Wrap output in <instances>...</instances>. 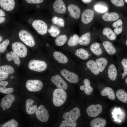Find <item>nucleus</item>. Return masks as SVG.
<instances>
[{
	"mask_svg": "<svg viewBox=\"0 0 127 127\" xmlns=\"http://www.w3.org/2000/svg\"><path fill=\"white\" fill-rule=\"evenodd\" d=\"M8 82L6 81H1L0 82V86L4 87L7 86L8 84Z\"/></svg>",
	"mask_w": 127,
	"mask_h": 127,
	"instance_id": "8fccbe9b",
	"label": "nucleus"
},
{
	"mask_svg": "<svg viewBox=\"0 0 127 127\" xmlns=\"http://www.w3.org/2000/svg\"><path fill=\"white\" fill-rule=\"evenodd\" d=\"M119 14L115 12H106L102 16L103 20L106 21L111 22L116 20L119 18Z\"/></svg>",
	"mask_w": 127,
	"mask_h": 127,
	"instance_id": "b1692460",
	"label": "nucleus"
},
{
	"mask_svg": "<svg viewBox=\"0 0 127 127\" xmlns=\"http://www.w3.org/2000/svg\"><path fill=\"white\" fill-rule=\"evenodd\" d=\"M87 68L93 74L98 75L100 74L99 70L94 60H90L86 63Z\"/></svg>",
	"mask_w": 127,
	"mask_h": 127,
	"instance_id": "4be33fe9",
	"label": "nucleus"
},
{
	"mask_svg": "<svg viewBox=\"0 0 127 127\" xmlns=\"http://www.w3.org/2000/svg\"><path fill=\"white\" fill-rule=\"evenodd\" d=\"M91 41V35L87 32L79 38V44L81 45L86 46L88 45Z\"/></svg>",
	"mask_w": 127,
	"mask_h": 127,
	"instance_id": "7c9ffc66",
	"label": "nucleus"
},
{
	"mask_svg": "<svg viewBox=\"0 0 127 127\" xmlns=\"http://www.w3.org/2000/svg\"><path fill=\"white\" fill-rule=\"evenodd\" d=\"M14 89L12 88H6L5 86H0V92L2 93L8 94L12 93Z\"/></svg>",
	"mask_w": 127,
	"mask_h": 127,
	"instance_id": "c03bdc74",
	"label": "nucleus"
},
{
	"mask_svg": "<svg viewBox=\"0 0 127 127\" xmlns=\"http://www.w3.org/2000/svg\"><path fill=\"white\" fill-rule=\"evenodd\" d=\"M18 125L17 122L14 119H12L4 123L2 127H17Z\"/></svg>",
	"mask_w": 127,
	"mask_h": 127,
	"instance_id": "79ce46f5",
	"label": "nucleus"
},
{
	"mask_svg": "<svg viewBox=\"0 0 127 127\" xmlns=\"http://www.w3.org/2000/svg\"><path fill=\"white\" fill-rule=\"evenodd\" d=\"M80 115V111L77 107H75L70 111L63 114L62 117L65 120L71 121H76Z\"/></svg>",
	"mask_w": 127,
	"mask_h": 127,
	"instance_id": "1a4fd4ad",
	"label": "nucleus"
},
{
	"mask_svg": "<svg viewBox=\"0 0 127 127\" xmlns=\"http://www.w3.org/2000/svg\"><path fill=\"white\" fill-rule=\"evenodd\" d=\"M67 10L71 16L75 19H79L80 17L81 10L79 7L74 4L71 3L68 6Z\"/></svg>",
	"mask_w": 127,
	"mask_h": 127,
	"instance_id": "6ab92c4d",
	"label": "nucleus"
},
{
	"mask_svg": "<svg viewBox=\"0 0 127 127\" xmlns=\"http://www.w3.org/2000/svg\"><path fill=\"white\" fill-rule=\"evenodd\" d=\"M83 82L84 85L80 86V89L82 91L84 90L87 95H90L93 90V88L90 86V81L89 79H86L84 80Z\"/></svg>",
	"mask_w": 127,
	"mask_h": 127,
	"instance_id": "a878e982",
	"label": "nucleus"
},
{
	"mask_svg": "<svg viewBox=\"0 0 127 127\" xmlns=\"http://www.w3.org/2000/svg\"><path fill=\"white\" fill-rule=\"evenodd\" d=\"M5 108H3V111H4V110H5Z\"/></svg>",
	"mask_w": 127,
	"mask_h": 127,
	"instance_id": "13d9d810",
	"label": "nucleus"
},
{
	"mask_svg": "<svg viewBox=\"0 0 127 127\" xmlns=\"http://www.w3.org/2000/svg\"><path fill=\"white\" fill-rule=\"evenodd\" d=\"M112 59L113 56L107 55L96 57L94 60L98 66L100 74L106 72L107 68Z\"/></svg>",
	"mask_w": 127,
	"mask_h": 127,
	"instance_id": "7ed1b4c3",
	"label": "nucleus"
},
{
	"mask_svg": "<svg viewBox=\"0 0 127 127\" xmlns=\"http://www.w3.org/2000/svg\"><path fill=\"white\" fill-rule=\"evenodd\" d=\"M102 45L107 54L108 56H117L118 50L110 41L108 40L104 41Z\"/></svg>",
	"mask_w": 127,
	"mask_h": 127,
	"instance_id": "ddd939ff",
	"label": "nucleus"
},
{
	"mask_svg": "<svg viewBox=\"0 0 127 127\" xmlns=\"http://www.w3.org/2000/svg\"><path fill=\"white\" fill-rule=\"evenodd\" d=\"M61 75L67 81L72 83H76L79 81V78L75 73L66 69H63L60 71Z\"/></svg>",
	"mask_w": 127,
	"mask_h": 127,
	"instance_id": "4468645a",
	"label": "nucleus"
},
{
	"mask_svg": "<svg viewBox=\"0 0 127 127\" xmlns=\"http://www.w3.org/2000/svg\"><path fill=\"white\" fill-rule=\"evenodd\" d=\"M0 72H5L9 74H11L14 72V70L13 67L12 66L5 65L0 67Z\"/></svg>",
	"mask_w": 127,
	"mask_h": 127,
	"instance_id": "e433bc0d",
	"label": "nucleus"
},
{
	"mask_svg": "<svg viewBox=\"0 0 127 127\" xmlns=\"http://www.w3.org/2000/svg\"><path fill=\"white\" fill-rule=\"evenodd\" d=\"M51 81L58 88L64 90H66L68 86L67 83L59 75H57L52 76Z\"/></svg>",
	"mask_w": 127,
	"mask_h": 127,
	"instance_id": "f3484780",
	"label": "nucleus"
},
{
	"mask_svg": "<svg viewBox=\"0 0 127 127\" xmlns=\"http://www.w3.org/2000/svg\"><path fill=\"white\" fill-rule=\"evenodd\" d=\"M93 0H81L85 4H88L91 3Z\"/></svg>",
	"mask_w": 127,
	"mask_h": 127,
	"instance_id": "3c124183",
	"label": "nucleus"
},
{
	"mask_svg": "<svg viewBox=\"0 0 127 127\" xmlns=\"http://www.w3.org/2000/svg\"><path fill=\"white\" fill-rule=\"evenodd\" d=\"M123 29L122 25L119 27L115 28L114 29V32L116 35H119L122 32Z\"/></svg>",
	"mask_w": 127,
	"mask_h": 127,
	"instance_id": "09e8293b",
	"label": "nucleus"
},
{
	"mask_svg": "<svg viewBox=\"0 0 127 127\" xmlns=\"http://www.w3.org/2000/svg\"><path fill=\"white\" fill-rule=\"evenodd\" d=\"M120 64L123 70V72L122 75V78L123 79L126 75H127V58H125L122 59Z\"/></svg>",
	"mask_w": 127,
	"mask_h": 127,
	"instance_id": "ea45409f",
	"label": "nucleus"
},
{
	"mask_svg": "<svg viewBox=\"0 0 127 127\" xmlns=\"http://www.w3.org/2000/svg\"><path fill=\"white\" fill-rule=\"evenodd\" d=\"M48 32L51 36L53 37H57L60 33V31L57 27L53 25L51 26Z\"/></svg>",
	"mask_w": 127,
	"mask_h": 127,
	"instance_id": "58836bf2",
	"label": "nucleus"
},
{
	"mask_svg": "<svg viewBox=\"0 0 127 127\" xmlns=\"http://www.w3.org/2000/svg\"><path fill=\"white\" fill-rule=\"evenodd\" d=\"M34 102V101L30 99H28L26 101V110L27 113L28 114H33L37 110V106L35 105H33Z\"/></svg>",
	"mask_w": 127,
	"mask_h": 127,
	"instance_id": "5701e85b",
	"label": "nucleus"
},
{
	"mask_svg": "<svg viewBox=\"0 0 127 127\" xmlns=\"http://www.w3.org/2000/svg\"><path fill=\"white\" fill-rule=\"evenodd\" d=\"M94 9L97 12L100 13H104L108 10L107 7L104 6L99 5H95L94 7Z\"/></svg>",
	"mask_w": 127,
	"mask_h": 127,
	"instance_id": "37998d69",
	"label": "nucleus"
},
{
	"mask_svg": "<svg viewBox=\"0 0 127 127\" xmlns=\"http://www.w3.org/2000/svg\"><path fill=\"white\" fill-rule=\"evenodd\" d=\"M102 33L104 36H106L110 40L114 41L116 38V35L111 29L109 28H104L103 30Z\"/></svg>",
	"mask_w": 127,
	"mask_h": 127,
	"instance_id": "c756f323",
	"label": "nucleus"
},
{
	"mask_svg": "<svg viewBox=\"0 0 127 127\" xmlns=\"http://www.w3.org/2000/svg\"><path fill=\"white\" fill-rule=\"evenodd\" d=\"M13 51L21 58L25 57L27 55L28 51L26 46L21 43L15 42L12 44Z\"/></svg>",
	"mask_w": 127,
	"mask_h": 127,
	"instance_id": "423d86ee",
	"label": "nucleus"
},
{
	"mask_svg": "<svg viewBox=\"0 0 127 127\" xmlns=\"http://www.w3.org/2000/svg\"><path fill=\"white\" fill-rule=\"evenodd\" d=\"M10 43L9 40L6 39L4 40L0 44V52L1 53L4 52L6 49L7 48Z\"/></svg>",
	"mask_w": 127,
	"mask_h": 127,
	"instance_id": "a19ab883",
	"label": "nucleus"
},
{
	"mask_svg": "<svg viewBox=\"0 0 127 127\" xmlns=\"http://www.w3.org/2000/svg\"><path fill=\"white\" fill-rule=\"evenodd\" d=\"M2 125H3V124H1L0 125V127H2Z\"/></svg>",
	"mask_w": 127,
	"mask_h": 127,
	"instance_id": "4d7b16f0",
	"label": "nucleus"
},
{
	"mask_svg": "<svg viewBox=\"0 0 127 127\" xmlns=\"http://www.w3.org/2000/svg\"><path fill=\"white\" fill-rule=\"evenodd\" d=\"M39 11L31 14L22 13L20 16L22 21L41 35L46 34L48 31L47 23L39 17Z\"/></svg>",
	"mask_w": 127,
	"mask_h": 127,
	"instance_id": "f257e3e1",
	"label": "nucleus"
},
{
	"mask_svg": "<svg viewBox=\"0 0 127 127\" xmlns=\"http://www.w3.org/2000/svg\"><path fill=\"white\" fill-rule=\"evenodd\" d=\"M37 118L40 121L45 122L48 120L49 115L48 112L43 105L40 106L36 112Z\"/></svg>",
	"mask_w": 127,
	"mask_h": 127,
	"instance_id": "9b49d317",
	"label": "nucleus"
},
{
	"mask_svg": "<svg viewBox=\"0 0 127 127\" xmlns=\"http://www.w3.org/2000/svg\"><path fill=\"white\" fill-rule=\"evenodd\" d=\"M28 67L31 70L40 72L43 71L46 69L47 65L44 61L32 60L29 62Z\"/></svg>",
	"mask_w": 127,
	"mask_h": 127,
	"instance_id": "39448f33",
	"label": "nucleus"
},
{
	"mask_svg": "<svg viewBox=\"0 0 127 127\" xmlns=\"http://www.w3.org/2000/svg\"><path fill=\"white\" fill-rule=\"evenodd\" d=\"M102 110V106L99 104H93L87 108L86 112L88 115L91 117H95L99 115Z\"/></svg>",
	"mask_w": 127,
	"mask_h": 127,
	"instance_id": "2eb2a0df",
	"label": "nucleus"
},
{
	"mask_svg": "<svg viewBox=\"0 0 127 127\" xmlns=\"http://www.w3.org/2000/svg\"><path fill=\"white\" fill-rule=\"evenodd\" d=\"M75 54L76 56L83 60H87L90 57L88 52L83 48H79L76 50L75 52Z\"/></svg>",
	"mask_w": 127,
	"mask_h": 127,
	"instance_id": "393cba45",
	"label": "nucleus"
},
{
	"mask_svg": "<svg viewBox=\"0 0 127 127\" xmlns=\"http://www.w3.org/2000/svg\"><path fill=\"white\" fill-rule=\"evenodd\" d=\"M112 3L117 7H122L124 5L123 0H111Z\"/></svg>",
	"mask_w": 127,
	"mask_h": 127,
	"instance_id": "a18cd8bd",
	"label": "nucleus"
},
{
	"mask_svg": "<svg viewBox=\"0 0 127 127\" xmlns=\"http://www.w3.org/2000/svg\"><path fill=\"white\" fill-rule=\"evenodd\" d=\"M53 56L55 59L60 63L65 64L68 62L67 57L60 52L58 51L54 52L53 53Z\"/></svg>",
	"mask_w": 127,
	"mask_h": 127,
	"instance_id": "cd10ccee",
	"label": "nucleus"
},
{
	"mask_svg": "<svg viewBox=\"0 0 127 127\" xmlns=\"http://www.w3.org/2000/svg\"><path fill=\"white\" fill-rule=\"evenodd\" d=\"M116 97L118 99L122 102L127 103V93L124 90L119 89L116 91Z\"/></svg>",
	"mask_w": 127,
	"mask_h": 127,
	"instance_id": "473e14b6",
	"label": "nucleus"
},
{
	"mask_svg": "<svg viewBox=\"0 0 127 127\" xmlns=\"http://www.w3.org/2000/svg\"><path fill=\"white\" fill-rule=\"evenodd\" d=\"M9 74L4 72H0V81H2L7 79L8 76Z\"/></svg>",
	"mask_w": 127,
	"mask_h": 127,
	"instance_id": "49530a36",
	"label": "nucleus"
},
{
	"mask_svg": "<svg viewBox=\"0 0 127 127\" xmlns=\"http://www.w3.org/2000/svg\"><path fill=\"white\" fill-rule=\"evenodd\" d=\"M90 49L91 52L96 57H99L107 55L103 46L98 42H95L90 45Z\"/></svg>",
	"mask_w": 127,
	"mask_h": 127,
	"instance_id": "9d476101",
	"label": "nucleus"
},
{
	"mask_svg": "<svg viewBox=\"0 0 127 127\" xmlns=\"http://www.w3.org/2000/svg\"><path fill=\"white\" fill-rule=\"evenodd\" d=\"M43 83L38 80L29 79L26 82L25 87L27 89L31 92H36L40 91L42 88Z\"/></svg>",
	"mask_w": 127,
	"mask_h": 127,
	"instance_id": "0eeeda50",
	"label": "nucleus"
},
{
	"mask_svg": "<svg viewBox=\"0 0 127 127\" xmlns=\"http://www.w3.org/2000/svg\"><path fill=\"white\" fill-rule=\"evenodd\" d=\"M94 16V13L93 10L89 9H86L82 14L81 21L84 24H88L92 21Z\"/></svg>",
	"mask_w": 127,
	"mask_h": 127,
	"instance_id": "a211bd4d",
	"label": "nucleus"
},
{
	"mask_svg": "<svg viewBox=\"0 0 127 127\" xmlns=\"http://www.w3.org/2000/svg\"><path fill=\"white\" fill-rule=\"evenodd\" d=\"M44 0H24L25 3L30 6L27 9L25 12L22 13H27L32 10L39 11L40 8V4L42 3Z\"/></svg>",
	"mask_w": 127,
	"mask_h": 127,
	"instance_id": "dca6fc26",
	"label": "nucleus"
},
{
	"mask_svg": "<svg viewBox=\"0 0 127 127\" xmlns=\"http://www.w3.org/2000/svg\"><path fill=\"white\" fill-rule=\"evenodd\" d=\"M77 123L75 121H71L65 120L62 121L60 123V127H75Z\"/></svg>",
	"mask_w": 127,
	"mask_h": 127,
	"instance_id": "4c0bfd02",
	"label": "nucleus"
},
{
	"mask_svg": "<svg viewBox=\"0 0 127 127\" xmlns=\"http://www.w3.org/2000/svg\"><path fill=\"white\" fill-rule=\"evenodd\" d=\"M106 120L103 118L97 117L92 120L90 123L91 127H104L106 124Z\"/></svg>",
	"mask_w": 127,
	"mask_h": 127,
	"instance_id": "c85d7f7f",
	"label": "nucleus"
},
{
	"mask_svg": "<svg viewBox=\"0 0 127 127\" xmlns=\"http://www.w3.org/2000/svg\"><path fill=\"white\" fill-rule=\"evenodd\" d=\"M1 8L9 14L12 15L19 11L16 6L15 0H0Z\"/></svg>",
	"mask_w": 127,
	"mask_h": 127,
	"instance_id": "20e7f679",
	"label": "nucleus"
},
{
	"mask_svg": "<svg viewBox=\"0 0 127 127\" xmlns=\"http://www.w3.org/2000/svg\"><path fill=\"white\" fill-rule=\"evenodd\" d=\"M11 15L1 8H0V28L7 26L13 19Z\"/></svg>",
	"mask_w": 127,
	"mask_h": 127,
	"instance_id": "f8f14e48",
	"label": "nucleus"
},
{
	"mask_svg": "<svg viewBox=\"0 0 127 127\" xmlns=\"http://www.w3.org/2000/svg\"><path fill=\"white\" fill-rule=\"evenodd\" d=\"M79 37L77 34H74L70 37L68 42L67 44L69 46L73 47L79 43Z\"/></svg>",
	"mask_w": 127,
	"mask_h": 127,
	"instance_id": "f704fd0d",
	"label": "nucleus"
},
{
	"mask_svg": "<svg viewBox=\"0 0 127 127\" xmlns=\"http://www.w3.org/2000/svg\"><path fill=\"white\" fill-rule=\"evenodd\" d=\"M123 24V22L121 19L118 20L114 22L112 25V27L114 28H116L119 27Z\"/></svg>",
	"mask_w": 127,
	"mask_h": 127,
	"instance_id": "de8ad7c7",
	"label": "nucleus"
},
{
	"mask_svg": "<svg viewBox=\"0 0 127 127\" xmlns=\"http://www.w3.org/2000/svg\"><path fill=\"white\" fill-rule=\"evenodd\" d=\"M126 46H127V40L126 42Z\"/></svg>",
	"mask_w": 127,
	"mask_h": 127,
	"instance_id": "5fc2aeb1",
	"label": "nucleus"
},
{
	"mask_svg": "<svg viewBox=\"0 0 127 127\" xmlns=\"http://www.w3.org/2000/svg\"><path fill=\"white\" fill-rule=\"evenodd\" d=\"M67 98V94L64 90L58 88L54 91L52 101L55 106L57 107L61 106L65 102Z\"/></svg>",
	"mask_w": 127,
	"mask_h": 127,
	"instance_id": "f03ea898",
	"label": "nucleus"
},
{
	"mask_svg": "<svg viewBox=\"0 0 127 127\" xmlns=\"http://www.w3.org/2000/svg\"><path fill=\"white\" fill-rule=\"evenodd\" d=\"M100 94L103 96L107 95L108 98L111 100H113L115 98V95L113 90L110 87H105L101 91Z\"/></svg>",
	"mask_w": 127,
	"mask_h": 127,
	"instance_id": "bb28decb",
	"label": "nucleus"
},
{
	"mask_svg": "<svg viewBox=\"0 0 127 127\" xmlns=\"http://www.w3.org/2000/svg\"><path fill=\"white\" fill-rule=\"evenodd\" d=\"M52 20L53 24H56L60 27H64V20L62 18H58L56 16L53 17Z\"/></svg>",
	"mask_w": 127,
	"mask_h": 127,
	"instance_id": "c9c22d12",
	"label": "nucleus"
},
{
	"mask_svg": "<svg viewBox=\"0 0 127 127\" xmlns=\"http://www.w3.org/2000/svg\"><path fill=\"white\" fill-rule=\"evenodd\" d=\"M52 7L54 10L57 13L62 14L66 12V6L63 0H55L53 4Z\"/></svg>",
	"mask_w": 127,
	"mask_h": 127,
	"instance_id": "412c9836",
	"label": "nucleus"
},
{
	"mask_svg": "<svg viewBox=\"0 0 127 127\" xmlns=\"http://www.w3.org/2000/svg\"><path fill=\"white\" fill-rule=\"evenodd\" d=\"M67 39V37L66 35H60L56 38L55 40V43L57 46H62L66 43Z\"/></svg>",
	"mask_w": 127,
	"mask_h": 127,
	"instance_id": "72a5a7b5",
	"label": "nucleus"
},
{
	"mask_svg": "<svg viewBox=\"0 0 127 127\" xmlns=\"http://www.w3.org/2000/svg\"><path fill=\"white\" fill-rule=\"evenodd\" d=\"M15 99V97L14 95L11 94H8L2 99L0 106L3 108L9 109L10 107Z\"/></svg>",
	"mask_w": 127,
	"mask_h": 127,
	"instance_id": "aec40b11",
	"label": "nucleus"
},
{
	"mask_svg": "<svg viewBox=\"0 0 127 127\" xmlns=\"http://www.w3.org/2000/svg\"><path fill=\"white\" fill-rule=\"evenodd\" d=\"M124 1L126 2L127 3V0H124Z\"/></svg>",
	"mask_w": 127,
	"mask_h": 127,
	"instance_id": "6e6d98bb",
	"label": "nucleus"
},
{
	"mask_svg": "<svg viewBox=\"0 0 127 127\" xmlns=\"http://www.w3.org/2000/svg\"><path fill=\"white\" fill-rule=\"evenodd\" d=\"M118 67L112 59L110 62L106 72L109 79L114 81L116 80L118 74Z\"/></svg>",
	"mask_w": 127,
	"mask_h": 127,
	"instance_id": "6e6552de",
	"label": "nucleus"
},
{
	"mask_svg": "<svg viewBox=\"0 0 127 127\" xmlns=\"http://www.w3.org/2000/svg\"><path fill=\"white\" fill-rule=\"evenodd\" d=\"M10 78L11 79H13V78H14V76H11V77H10Z\"/></svg>",
	"mask_w": 127,
	"mask_h": 127,
	"instance_id": "864d4df0",
	"label": "nucleus"
},
{
	"mask_svg": "<svg viewBox=\"0 0 127 127\" xmlns=\"http://www.w3.org/2000/svg\"><path fill=\"white\" fill-rule=\"evenodd\" d=\"M125 81L126 83L127 84V77L125 78Z\"/></svg>",
	"mask_w": 127,
	"mask_h": 127,
	"instance_id": "603ef678",
	"label": "nucleus"
},
{
	"mask_svg": "<svg viewBox=\"0 0 127 127\" xmlns=\"http://www.w3.org/2000/svg\"><path fill=\"white\" fill-rule=\"evenodd\" d=\"M19 57L13 51H11L10 53H8L6 55V57L8 61L13 60L15 64L18 66H20L21 62Z\"/></svg>",
	"mask_w": 127,
	"mask_h": 127,
	"instance_id": "2f4dec72",
	"label": "nucleus"
}]
</instances>
